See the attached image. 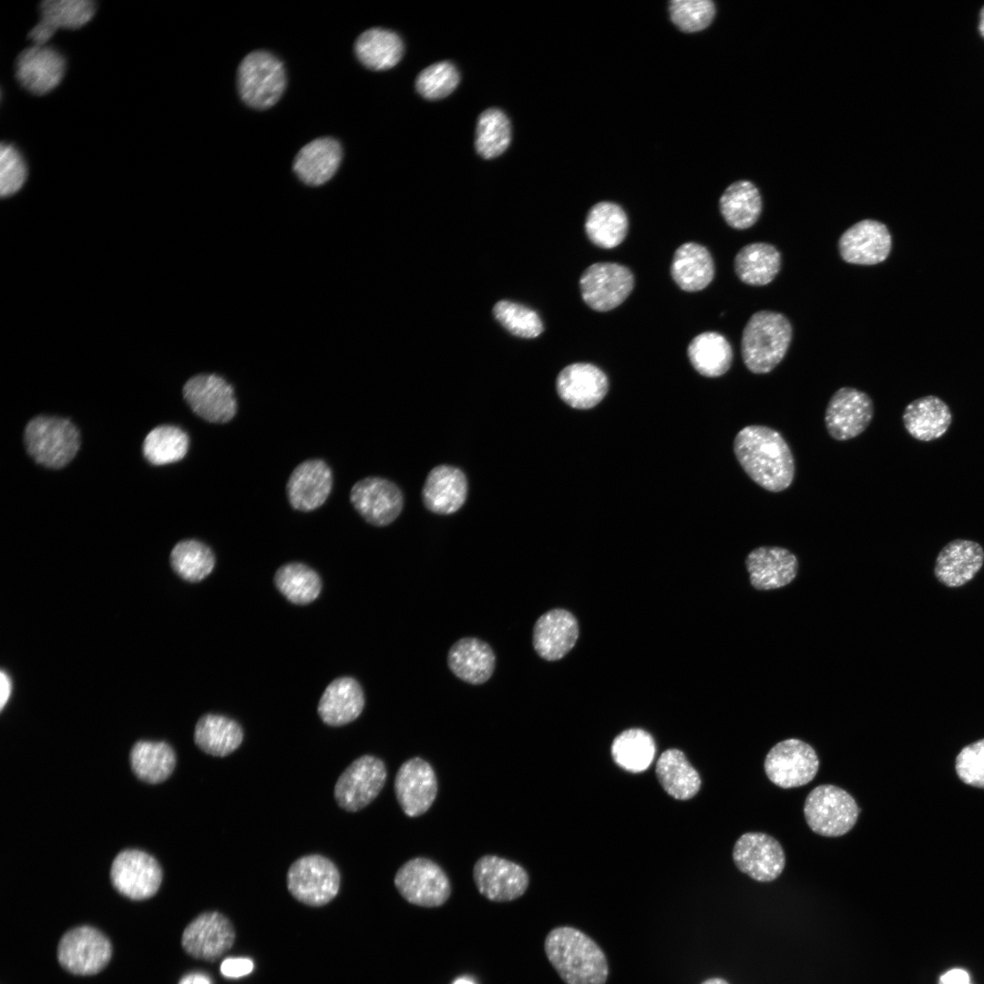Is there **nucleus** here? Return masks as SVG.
<instances>
[{
  "label": "nucleus",
  "instance_id": "nucleus-1",
  "mask_svg": "<svg viewBox=\"0 0 984 984\" xmlns=\"http://www.w3.org/2000/svg\"><path fill=\"white\" fill-rule=\"evenodd\" d=\"M733 451L745 473L763 488L780 492L792 484L794 456L776 430L765 425H747L736 435Z\"/></svg>",
  "mask_w": 984,
  "mask_h": 984
},
{
  "label": "nucleus",
  "instance_id": "nucleus-2",
  "mask_svg": "<svg viewBox=\"0 0 984 984\" xmlns=\"http://www.w3.org/2000/svg\"><path fill=\"white\" fill-rule=\"evenodd\" d=\"M548 959L566 984H605L609 967L598 944L572 927L551 929L544 942Z\"/></svg>",
  "mask_w": 984,
  "mask_h": 984
},
{
  "label": "nucleus",
  "instance_id": "nucleus-3",
  "mask_svg": "<svg viewBox=\"0 0 984 984\" xmlns=\"http://www.w3.org/2000/svg\"><path fill=\"white\" fill-rule=\"evenodd\" d=\"M792 325L780 313L759 311L747 322L741 352L745 366L753 374L771 372L784 357L792 340Z\"/></svg>",
  "mask_w": 984,
  "mask_h": 984
},
{
  "label": "nucleus",
  "instance_id": "nucleus-4",
  "mask_svg": "<svg viewBox=\"0 0 984 984\" xmlns=\"http://www.w3.org/2000/svg\"><path fill=\"white\" fill-rule=\"evenodd\" d=\"M24 440L30 456L50 468H61L68 464L80 445L79 432L71 421L46 415L29 421Z\"/></svg>",
  "mask_w": 984,
  "mask_h": 984
},
{
  "label": "nucleus",
  "instance_id": "nucleus-5",
  "mask_svg": "<svg viewBox=\"0 0 984 984\" xmlns=\"http://www.w3.org/2000/svg\"><path fill=\"white\" fill-rule=\"evenodd\" d=\"M237 87L246 105L255 109H268L278 102L285 90L284 66L268 51H252L240 63Z\"/></svg>",
  "mask_w": 984,
  "mask_h": 984
},
{
  "label": "nucleus",
  "instance_id": "nucleus-6",
  "mask_svg": "<svg viewBox=\"0 0 984 984\" xmlns=\"http://www.w3.org/2000/svg\"><path fill=\"white\" fill-rule=\"evenodd\" d=\"M861 812L853 796L841 787L821 784L806 796L804 815L810 829L826 837L848 833Z\"/></svg>",
  "mask_w": 984,
  "mask_h": 984
},
{
  "label": "nucleus",
  "instance_id": "nucleus-7",
  "mask_svg": "<svg viewBox=\"0 0 984 984\" xmlns=\"http://www.w3.org/2000/svg\"><path fill=\"white\" fill-rule=\"evenodd\" d=\"M286 881L294 898L308 906L320 907L336 897L341 876L332 860L313 854L296 859L288 869Z\"/></svg>",
  "mask_w": 984,
  "mask_h": 984
},
{
  "label": "nucleus",
  "instance_id": "nucleus-8",
  "mask_svg": "<svg viewBox=\"0 0 984 984\" xmlns=\"http://www.w3.org/2000/svg\"><path fill=\"white\" fill-rule=\"evenodd\" d=\"M394 883L404 899L418 907H440L451 895L446 872L426 857H414L404 863L397 870Z\"/></svg>",
  "mask_w": 984,
  "mask_h": 984
},
{
  "label": "nucleus",
  "instance_id": "nucleus-9",
  "mask_svg": "<svg viewBox=\"0 0 984 984\" xmlns=\"http://www.w3.org/2000/svg\"><path fill=\"white\" fill-rule=\"evenodd\" d=\"M764 767L766 776L773 784L789 789L810 783L818 772L819 759L809 743L790 738L777 743L770 749Z\"/></svg>",
  "mask_w": 984,
  "mask_h": 984
},
{
  "label": "nucleus",
  "instance_id": "nucleus-10",
  "mask_svg": "<svg viewBox=\"0 0 984 984\" xmlns=\"http://www.w3.org/2000/svg\"><path fill=\"white\" fill-rule=\"evenodd\" d=\"M387 777L380 758L364 754L352 762L334 785L337 805L348 812H357L371 804L383 789Z\"/></svg>",
  "mask_w": 984,
  "mask_h": 984
},
{
  "label": "nucleus",
  "instance_id": "nucleus-11",
  "mask_svg": "<svg viewBox=\"0 0 984 984\" xmlns=\"http://www.w3.org/2000/svg\"><path fill=\"white\" fill-rule=\"evenodd\" d=\"M633 286L634 277L630 270L615 262L593 263L579 278L583 301L598 312H607L621 304Z\"/></svg>",
  "mask_w": 984,
  "mask_h": 984
},
{
  "label": "nucleus",
  "instance_id": "nucleus-12",
  "mask_svg": "<svg viewBox=\"0 0 984 984\" xmlns=\"http://www.w3.org/2000/svg\"><path fill=\"white\" fill-rule=\"evenodd\" d=\"M182 393L191 410L208 422L226 423L237 412L232 384L216 373L198 374L190 377L185 383Z\"/></svg>",
  "mask_w": 984,
  "mask_h": 984
},
{
  "label": "nucleus",
  "instance_id": "nucleus-13",
  "mask_svg": "<svg viewBox=\"0 0 984 984\" xmlns=\"http://www.w3.org/2000/svg\"><path fill=\"white\" fill-rule=\"evenodd\" d=\"M112 948L108 938L89 926L73 928L61 938L57 958L67 971L77 975H92L108 963Z\"/></svg>",
  "mask_w": 984,
  "mask_h": 984
},
{
  "label": "nucleus",
  "instance_id": "nucleus-14",
  "mask_svg": "<svg viewBox=\"0 0 984 984\" xmlns=\"http://www.w3.org/2000/svg\"><path fill=\"white\" fill-rule=\"evenodd\" d=\"M110 878L121 895L141 900L158 891L162 871L158 861L149 854L138 849H126L113 860Z\"/></svg>",
  "mask_w": 984,
  "mask_h": 984
},
{
  "label": "nucleus",
  "instance_id": "nucleus-15",
  "mask_svg": "<svg viewBox=\"0 0 984 984\" xmlns=\"http://www.w3.org/2000/svg\"><path fill=\"white\" fill-rule=\"evenodd\" d=\"M736 867L758 882L776 879L785 866V854L781 844L762 832H747L736 841L733 850Z\"/></svg>",
  "mask_w": 984,
  "mask_h": 984
},
{
  "label": "nucleus",
  "instance_id": "nucleus-16",
  "mask_svg": "<svg viewBox=\"0 0 984 984\" xmlns=\"http://www.w3.org/2000/svg\"><path fill=\"white\" fill-rule=\"evenodd\" d=\"M473 878L478 892L494 902H509L520 897L529 884L524 867L494 855L483 856L476 862Z\"/></svg>",
  "mask_w": 984,
  "mask_h": 984
},
{
  "label": "nucleus",
  "instance_id": "nucleus-17",
  "mask_svg": "<svg viewBox=\"0 0 984 984\" xmlns=\"http://www.w3.org/2000/svg\"><path fill=\"white\" fill-rule=\"evenodd\" d=\"M350 500L357 512L376 527L394 522L404 506L401 489L394 482L380 477L357 481L351 489Z\"/></svg>",
  "mask_w": 984,
  "mask_h": 984
},
{
  "label": "nucleus",
  "instance_id": "nucleus-18",
  "mask_svg": "<svg viewBox=\"0 0 984 984\" xmlns=\"http://www.w3.org/2000/svg\"><path fill=\"white\" fill-rule=\"evenodd\" d=\"M394 789L403 812L409 817L425 814L437 794V778L432 765L421 757H413L396 772Z\"/></svg>",
  "mask_w": 984,
  "mask_h": 984
},
{
  "label": "nucleus",
  "instance_id": "nucleus-19",
  "mask_svg": "<svg viewBox=\"0 0 984 984\" xmlns=\"http://www.w3.org/2000/svg\"><path fill=\"white\" fill-rule=\"evenodd\" d=\"M873 415L874 405L867 394L856 388L842 387L830 398L825 422L834 439L845 441L864 432Z\"/></svg>",
  "mask_w": 984,
  "mask_h": 984
},
{
  "label": "nucleus",
  "instance_id": "nucleus-20",
  "mask_svg": "<svg viewBox=\"0 0 984 984\" xmlns=\"http://www.w3.org/2000/svg\"><path fill=\"white\" fill-rule=\"evenodd\" d=\"M235 939L231 922L219 912H205L184 929L181 943L195 958L213 961L228 951Z\"/></svg>",
  "mask_w": 984,
  "mask_h": 984
},
{
  "label": "nucleus",
  "instance_id": "nucleus-21",
  "mask_svg": "<svg viewBox=\"0 0 984 984\" xmlns=\"http://www.w3.org/2000/svg\"><path fill=\"white\" fill-rule=\"evenodd\" d=\"M65 71V57L46 45H32L21 51L15 60L17 81L34 95H45L56 87Z\"/></svg>",
  "mask_w": 984,
  "mask_h": 984
},
{
  "label": "nucleus",
  "instance_id": "nucleus-22",
  "mask_svg": "<svg viewBox=\"0 0 984 984\" xmlns=\"http://www.w3.org/2000/svg\"><path fill=\"white\" fill-rule=\"evenodd\" d=\"M892 239L887 226L875 220H863L840 237L842 259L852 264L874 265L884 261L891 251Z\"/></svg>",
  "mask_w": 984,
  "mask_h": 984
},
{
  "label": "nucleus",
  "instance_id": "nucleus-23",
  "mask_svg": "<svg viewBox=\"0 0 984 984\" xmlns=\"http://www.w3.org/2000/svg\"><path fill=\"white\" fill-rule=\"evenodd\" d=\"M609 382L602 370L594 364L575 363L563 368L556 380L559 396L577 409L598 405L608 392Z\"/></svg>",
  "mask_w": 984,
  "mask_h": 984
},
{
  "label": "nucleus",
  "instance_id": "nucleus-24",
  "mask_svg": "<svg viewBox=\"0 0 984 984\" xmlns=\"http://www.w3.org/2000/svg\"><path fill=\"white\" fill-rule=\"evenodd\" d=\"M579 624L574 615L564 609H552L535 622L532 643L538 655L548 661L563 658L576 644Z\"/></svg>",
  "mask_w": 984,
  "mask_h": 984
},
{
  "label": "nucleus",
  "instance_id": "nucleus-25",
  "mask_svg": "<svg viewBox=\"0 0 984 984\" xmlns=\"http://www.w3.org/2000/svg\"><path fill=\"white\" fill-rule=\"evenodd\" d=\"M332 487L333 475L328 465L321 459H309L293 469L286 492L292 507L311 511L326 501Z\"/></svg>",
  "mask_w": 984,
  "mask_h": 984
},
{
  "label": "nucleus",
  "instance_id": "nucleus-26",
  "mask_svg": "<svg viewBox=\"0 0 984 984\" xmlns=\"http://www.w3.org/2000/svg\"><path fill=\"white\" fill-rule=\"evenodd\" d=\"M984 564V549L977 541L957 538L938 552L934 566L937 579L948 588L970 581Z\"/></svg>",
  "mask_w": 984,
  "mask_h": 984
},
{
  "label": "nucleus",
  "instance_id": "nucleus-27",
  "mask_svg": "<svg viewBox=\"0 0 984 984\" xmlns=\"http://www.w3.org/2000/svg\"><path fill=\"white\" fill-rule=\"evenodd\" d=\"M752 586L758 590L780 589L791 583L797 573L794 554L781 547H760L745 559Z\"/></svg>",
  "mask_w": 984,
  "mask_h": 984
},
{
  "label": "nucleus",
  "instance_id": "nucleus-28",
  "mask_svg": "<svg viewBox=\"0 0 984 984\" xmlns=\"http://www.w3.org/2000/svg\"><path fill=\"white\" fill-rule=\"evenodd\" d=\"M467 497V479L458 467L439 465L428 473L422 489L425 507L438 515L459 510Z\"/></svg>",
  "mask_w": 984,
  "mask_h": 984
},
{
  "label": "nucleus",
  "instance_id": "nucleus-29",
  "mask_svg": "<svg viewBox=\"0 0 984 984\" xmlns=\"http://www.w3.org/2000/svg\"><path fill=\"white\" fill-rule=\"evenodd\" d=\"M343 158L342 146L333 138H318L303 146L294 158L292 169L307 186L319 187L336 173Z\"/></svg>",
  "mask_w": 984,
  "mask_h": 984
},
{
  "label": "nucleus",
  "instance_id": "nucleus-30",
  "mask_svg": "<svg viewBox=\"0 0 984 984\" xmlns=\"http://www.w3.org/2000/svg\"><path fill=\"white\" fill-rule=\"evenodd\" d=\"M447 665L461 681L479 685L487 682L496 667L491 646L476 637H464L449 649Z\"/></svg>",
  "mask_w": 984,
  "mask_h": 984
},
{
  "label": "nucleus",
  "instance_id": "nucleus-31",
  "mask_svg": "<svg viewBox=\"0 0 984 984\" xmlns=\"http://www.w3.org/2000/svg\"><path fill=\"white\" fill-rule=\"evenodd\" d=\"M902 419L907 432L913 438L931 442L947 433L952 423V413L940 397L928 395L907 404Z\"/></svg>",
  "mask_w": 984,
  "mask_h": 984
},
{
  "label": "nucleus",
  "instance_id": "nucleus-32",
  "mask_svg": "<svg viewBox=\"0 0 984 984\" xmlns=\"http://www.w3.org/2000/svg\"><path fill=\"white\" fill-rule=\"evenodd\" d=\"M364 703V694L360 683L352 677H340L328 684L319 701L317 711L325 724L342 726L357 719Z\"/></svg>",
  "mask_w": 984,
  "mask_h": 984
},
{
  "label": "nucleus",
  "instance_id": "nucleus-33",
  "mask_svg": "<svg viewBox=\"0 0 984 984\" xmlns=\"http://www.w3.org/2000/svg\"><path fill=\"white\" fill-rule=\"evenodd\" d=\"M671 274L685 292H698L707 287L714 276V263L709 251L696 242H685L673 254Z\"/></svg>",
  "mask_w": 984,
  "mask_h": 984
},
{
  "label": "nucleus",
  "instance_id": "nucleus-34",
  "mask_svg": "<svg viewBox=\"0 0 984 984\" xmlns=\"http://www.w3.org/2000/svg\"><path fill=\"white\" fill-rule=\"evenodd\" d=\"M655 772L664 791L675 799H691L701 788L699 773L681 750L664 751L656 762Z\"/></svg>",
  "mask_w": 984,
  "mask_h": 984
},
{
  "label": "nucleus",
  "instance_id": "nucleus-35",
  "mask_svg": "<svg viewBox=\"0 0 984 984\" xmlns=\"http://www.w3.org/2000/svg\"><path fill=\"white\" fill-rule=\"evenodd\" d=\"M243 740L241 726L234 720L220 714L201 716L194 730L196 745L212 756L224 757L240 747Z\"/></svg>",
  "mask_w": 984,
  "mask_h": 984
},
{
  "label": "nucleus",
  "instance_id": "nucleus-36",
  "mask_svg": "<svg viewBox=\"0 0 984 984\" xmlns=\"http://www.w3.org/2000/svg\"><path fill=\"white\" fill-rule=\"evenodd\" d=\"M354 52L365 67L375 71L386 70L401 60L404 44L400 36L391 30L370 28L357 37Z\"/></svg>",
  "mask_w": 984,
  "mask_h": 984
},
{
  "label": "nucleus",
  "instance_id": "nucleus-37",
  "mask_svg": "<svg viewBox=\"0 0 984 984\" xmlns=\"http://www.w3.org/2000/svg\"><path fill=\"white\" fill-rule=\"evenodd\" d=\"M628 217L624 210L610 201L593 205L585 220V231L595 245L611 249L620 245L628 232Z\"/></svg>",
  "mask_w": 984,
  "mask_h": 984
},
{
  "label": "nucleus",
  "instance_id": "nucleus-38",
  "mask_svg": "<svg viewBox=\"0 0 984 984\" xmlns=\"http://www.w3.org/2000/svg\"><path fill=\"white\" fill-rule=\"evenodd\" d=\"M781 255L777 249L765 242H753L743 247L734 258V270L746 284L762 286L771 282L779 272Z\"/></svg>",
  "mask_w": 984,
  "mask_h": 984
},
{
  "label": "nucleus",
  "instance_id": "nucleus-39",
  "mask_svg": "<svg viewBox=\"0 0 984 984\" xmlns=\"http://www.w3.org/2000/svg\"><path fill=\"white\" fill-rule=\"evenodd\" d=\"M721 213L729 226L744 230L753 226L762 211L758 189L748 180L732 183L719 200Z\"/></svg>",
  "mask_w": 984,
  "mask_h": 984
},
{
  "label": "nucleus",
  "instance_id": "nucleus-40",
  "mask_svg": "<svg viewBox=\"0 0 984 984\" xmlns=\"http://www.w3.org/2000/svg\"><path fill=\"white\" fill-rule=\"evenodd\" d=\"M687 354L693 368L707 377L724 374L733 361L731 344L716 332H704L695 336L688 345Z\"/></svg>",
  "mask_w": 984,
  "mask_h": 984
},
{
  "label": "nucleus",
  "instance_id": "nucleus-41",
  "mask_svg": "<svg viewBox=\"0 0 984 984\" xmlns=\"http://www.w3.org/2000/svg\"><path fill=\"white\" fill-rule=\"evenodd\" d=\"M129 757L137 777L149 784L166 780L176 764L175 753L165 742L138 741L133 745Z\"/></svg>",
  "mask_w": 984,
  "mask_h": 984
},
{
  "label": "nucleus",
  "instance_id": "nucleus-42",
  "mask_svg": "<svg viewBox=\"0 0 984 984\" xmlns=\"http://www.w3.org/2000/svg\"><path fill=\"white\" fill-rule=\"evenodd\" d=\"M656 752L653 737L645 730L631 728L623 731L612 742L614 762L625 771L641 773L652 763Z\"/></svg>",
  "mask_w": 984,
  "mask_h": 984
},
{
  "label": "nucleus",
  "instance_id": "nucleus-43",
  "mask_svg": "<svg viewBox=\"0 0 984 984\" xmlns=\"http://www.w3.org/2000/svg\"><path fill=\"white\" fill-rule=\"evenodd\" d=\"M274 583L289 601L298 605L313 601L322 589L319 575L310 567L298 562L279 568L274 576Z\"/></svg>",
  "mask_w": 984,
  "mask_h": 984
},
{
  "label": "nucleus",
  "instance_id": "nucleus-44",
  "mask_svg": "<svg viewBox=\"0 0 984 984\" xmlns=\"http://www.w3.org/2000/svg\"><path fill=\"white\" fill-rule=\"evenodd\" d=\"M511 125L498 108H487L477 123L475 148L479 156L490 159L501 155L509 146Z\"/></svg>",
  "mask_w": 984,
  "mask_h": 984
},
{
  "label": "nucleus",
  "instance_id": "nucleus-45",
  "mask_svg": "<svg viewBox=\"0 0 984 984\" xmlns=\"http://www.w3.org/2000/svg\"><path fill=\"white\" fill-rule=\"evenodd\" d=\"M189 449V436L175 425L153 428L143 442V454L152 465L161 466L182 459Z\"/></svg>",
  "mask_w": 984,
  "mask_h": 984
},
{
  "label": "nucleus",
  "instance_id": "nucleus-46",
  "mask_svg": "<svg viewBox=\"0 0 984 984\" xmlns=\"http://www.w3.org/2000/svg\"><path fill=\"white\" fill-rule=\"evenodd\" d=\"M170 564L183 579L196 582L206 578L213 569L215 558L204 543L187 539L179 542L171 550Z\"/></svg>",
  "mask_w": 984,
  "mask_h": 984
},
{
  "label": "nucleus",
  "instance_id": "nucleus-47",
  "mask_svg": "<svg viewBox=\"0 0 984 984\" xmlns=\"http://www.w3.org/2000/svg\"><path fill=\"white\" fill-rule=\"evenodd\" d=\"M40 21L54 31L77 29L95 15L96 4L89 0H46L39 6Z\"/></svg>",
  "mask_w": 984,
  "mask_h": 984
},
{
  "label": "nucleus",
  "instance_id": "nucleus-48",
  "mask_svg": "<svg viewBox=\"0 0 984 984\" xmlns=\"http://www.w3.org/2000/svg\"><path fill=\"white\" fill-rule=\"evenodd\" d=\"M497 321L510 333L522 338H535L544 326L538 314L519 303L499 301L493 308Z\"/></svg>",
  "mask_w": 984,
  "mask_h": 984
},
{
  "label": "nucleus",
  "instance_id": "nucleus-49",
  "mask_svg": "<svg viewBox=\"0 0 984 984\" xmlns=\"http://www.w3.org/2000/svg\"><path fill=\"white\" fill-rule=\"evenodd\" d=\"M457 68L449 61L435 63L417 76L415 87L426 99H440L451 94L459 83Z\"/></svg>",
  "mask_w": 984,
  "mask_h": 984
},
{
  "label": "nucleus",
  "instance_id": "nucleus-50",
  "mask_svg": "<svg viewBox=\"0 0 984 984\" xmlns=\"http://www.w3.org/2000/svg\"><path fill=\"white\" fill-rule=\"evenodd\" d=\"M672 23L685 33L705 29L715 15V5L710 0H673L669 3Z\"/></svg>",
  "mask_w": 984,
  "mask_h": 984
},
{
  "label": "nucleus",
  "instance_id": "nucleus-51",
  "mask_svg": "<svg viewBox=\"0 0 984 984\" xmlns=\"http://www.w3.org/2000/svg\"><path fill=\"white\" fill-rule=\"evenodd\" d=\"M27 177L26 164L15 147L2 143L0 147V194L3 198L17 192Z\"/></svg>",
  "mask_w": 984,
  "mask_h": 984
},
{
  "label": "nucleus",
  "instance_id": "nucleus-52",
  "mask_svg": "<svg viewBox=\"0 0 984 984\" xmlns=\"http://www.w3.org/2000/svg\"><path fill=\"white\" fill-rule=\"evenodd\" d=\"M955 768L963 783L984 788V738L962 748L957 755Z\"/></svg>",
  "mask_w": 984,
  "mask_h": 984
},
{
  "label": "nucleus",
  "instance_id": "nucleus-53",
  "mask_svg": "<svg viewBox=\"0 0 984 984\" xmlns=\"http://www.w3.org/2000/svg\"><path fill=\"white\" fill-rule=\"evenodd\" d=\"M252 969V961L244 958H227L220 965L222 975L228 978H240L248 975Z\"/></svg>",
  "mask_w": 984,
  "mask_h": 984
},
{
  "label": "nucleus",
  "instance_id": "nucleus-54",
  "mask_svg": "<svg viewBox=\"0 0 984 984\" xmlns=\"http://www.w3.org/2000/svg\"><path fill=\"white\" fill-rule=\"evenodd\" d=\"M939 984H970V979L966 970L953 969L940 977Z\"/></svg>",
  "mask_w": 984,
  "mask_h": 984
},
{
  "label": "nucleus",
  "instance_id": "nucleus-55",
  "mask_svg": "<svg viewBox=\"0 0 984 984\" xmlns=\"http://www.w3.org/2000/svg\"><path fill=\"white\" fill-rule=\"evenodd\" d=\"M12 692V682L10 677L6 672L1 671L0 673V708L4 709L7 702Z\"/></svg>",
  "mask_w": 984,
  "mask_h": 984
},
{
  "label": "nucleus",
  "instance_id": "nucleus-56",
  "mask_svg": "<svg viewBox=\"0 0 984 984\" xmlns=\"http://www.w3.org/2000/svg\"><path fill=\"white\" fill-rule=\"evenodd\" d=\"M179 984H210V980L203 974L194 973L182 978Z\"/></svg>",
  "mask_w": 984,
  "mask_h": 984
},
{
  "label": "nucleus",
  "instance_id": "nucleus-57",
  "mask_svg": "<svg viewBox=\"0 0 984 984\" xmlns=\"http://www.w3.org/2000/svg\"><path fill=\"white\" fill-rule=\"evenodd\" d=\"M702 984H729L726 980L721 978H712L703 981Z\"/></svg>",
  "mask_w": 984,
  "mask_h": 984
},
{
  "label": "nucleus",
  "instance_id": "nucleus-58",
  "mask_svg": "<svg viewBox=\"0 0 984 984\" xmlns=\"http://www.w3.org/2000/svg\"><path fill=\"white\" fill-rule=\"evenodd\" d=\"M453 984H475V982H474V981H473V980H472L471 979H469V978H466V977H460V978H457V979H456V980H455V981L453 982Z\"/></svg>",
  "mask_w": 984,
  "mask_h": 984
},
{
  "label": "nucleus",
  "instance_id": "nucleus-59",
  "mask_svg": "<svg viewBox=\"0 0 984 984\" xmlns=\"http://www.w3.org/2000/svg\"><path fill=\"white\" fill-rule=\"evenodd\" d=\"M979 28L980 35L984 37V6L980 11Z\"/></svg>",
  "mask_w": 984,
  "mask_h": 984
}]
</instances>
